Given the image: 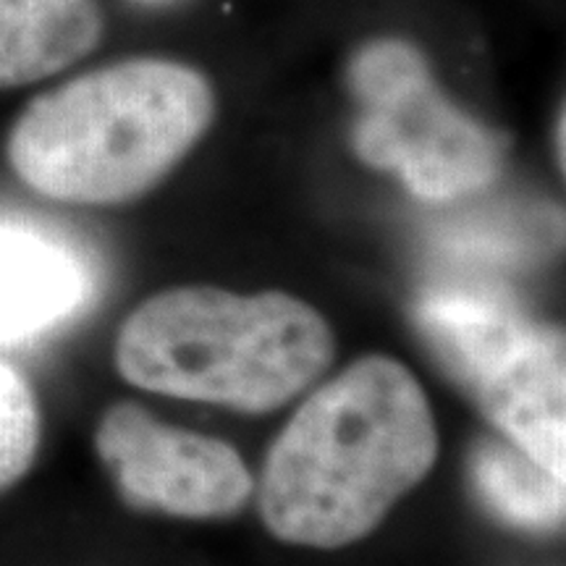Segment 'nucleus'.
I'll return each instance as SVG.
<instances>
[{
  "instance_id": "obj_1",
  "label": "nucleus",
  "mask_w": 566,
  "mask_h": 566,
  "mask_svg": "<svg viewBox=\"0 0 566 566\" xmlns=\"http://www.w3.org/2000/svg\"><path fill=\"white\" fill-rule=\"evenodd\" d=\"M438 428L415 373L367 354L304 399L268 451L260 516L283 543L344 548L430 475Z\"/></svg>"
},
{
  "instance_id": "obj_2",
  "label": "nucleus",
  "mask_w": 566,
  "mask_h": 566,
  "mask_svg": "<svg viewBox=\"0 0 566 566\" xmlns=\"http://www.w3.org/2000/svg\"><path fill=\"white\" fill-rule=\"evenodd\" d=\"M216 95L200 71L134 59L34 97L9 134V163L55 202L122 205L150 192L205 137Z\"/></svg>"
},
{
  "instance_id": "obj_3",
  "label": "nucleus",
  "mask_w": 566,
  "mask_h": 566,
  "mask_svg": "<svg viewBox=\"0 0 566 566\" xmlns=\"http://www.w3.org/2000/svg\"><path fill=\"white\" fill-rule=\"evenodd\" d=\"M336 354L331 323L283 292L176 286L116 336L118 373L142 391L263 415L315 384Z\"/></svg>"
},
{
  "instance_id": "obj_4",
  "label": "nucleus",
  "mask_w": 566,
  "mask_h": 566,
  "mask_svg": "<svg viewBox=\"0 0 566 566\" xmlns=\"http://www.w3.org/2000/svg\"><path fill=\"white\" fill-rule=\"evenodd\" d=\"M417 323L446 367L525 454L566 478V357L554 325L485 289H430Z\"/></svg>"
},
{
  "instance_id": "obj_5",
  "label": "nucleus",
  "mask_w": 566,
  "mask_h": 566,
  "mask_svg": "<svg viewBox=\"0 0 566 566\" xmlns=\"http://www.w3.org/2000/svg\"><path fill=\"white\" fill-rule=\"evenodd\" d=\"M359 103L354 150L396 174L417 200L454 202L499 179V139L443 95L424 55L401 40H375L349 63Z\"/></svg>"
},
{
  "instance_id": "obj_6",
  "label": "nucleus",
  "mask_w": 566,
  "mask_h": 566,
  "mask_svg": "<svg viewBox=\"0 0 566 566\" xmlns=\"http://www.w3.org/2000/svg\"><path fill=\"white\" fill-rule=\"evenodd\" d=\"M95 451L134 509L184 520H221L254 493L250 467L231 443L171 428L134 401L105 409Z\"/></svg>"
},
{
  "instance_id": "obj_7",
  "label": "nucleus",
  "mask_w": 566,
  "mask_h": 566,
  "mask_svg": "<svg viewBox=\"0 0 566 566\" xmlns=\"http://www.w3.org/2000/svg\"><path fill=\"white\" fill-rule=\"evenodd\" d=\"M90 273L71 247L27 223L0 221V344H24L87 302Z\"/></svg>"
},
{
  "instance_id": "obj_8",
  "label": "nucleus",
  "mask_w": 566,
  "mask_h": 566,
  "mask_svg": "<svg viewBox=\"0 0 566 566\" xmlns=\"http://www.w3.org/2000/svg\"><path fill=\"white\" fill-rule=\"evenodd\" d=\"M101 34L92 0H0V90L61 74L87 59Z\"/></svg>"
},
{
  "instance_id": "obj_9",
  "label": "nucleus",
  "mask_w": 566,
  "mask_h": 566,
  "mask_svg": "<svg viewBox=\"0 0 566 566\" xmlns=\"http://www.w3.org/2000/svg\"><path fill=\"white\" fill-rule=\"evenodd\" d=\"M478 493L509 525L554 530L564 520V480L512 441H485L472 454Z\"/></svg>"
},
{
  "instance_id": "obj_10",
  "label": "nucleus",
  "mask_w": 566,
  "mask_h": 566,
  "mask_svg": "<svg viewBox=\"0 0 566 566\" xmlns=\"http://www.w3.org/2000/svg\"><path fill=\"white\" fill-rule=\"evenodd\" d=\"M40 446V407L30 384L0 359V493L30 472Z\"/></svg>"
},
{
  "instance_id": "obj_11",
  "label": "nucleus",
  "mask_w": 566,
  "mask_h": 566,
  "mask_svg": "<svg viewBox=\"0 0 566 566\" xmlns=\"http://www.w3.org/2000/svg\"><path fill=\"white\" fill-rule=\"evenodd\" d=\"M137 3H150V6H158V3H171V0H137Z\"/></svg>"
}]
</instances>
